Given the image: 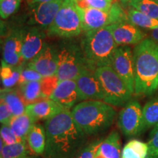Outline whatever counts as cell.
<instances>
[{
	"label": "cell",
	"instance_id": "1",
	"mask_svg": "<svg viewBox=\"0 0 158 158\" xmlns=\"http://www.w3.org/2000/svg\"><path fill=\"white\" fill-rule=\"evenodd\" d=\"M45 158H75L86 143V135L74 122L70 110L63 109L45 121Z\"/></svg>",
	"mask_w": 158,
	"mask_h": 158
},
{
	"label": "cell",
	"instance_id": "2",
	"mask_svg": "<svg viewBox=\"0 0 158 158\" xmlns=\"http://www.w3.org/2000/svg\"><path fill=\"white\" fill-rule=\"evenodd\" d=\"M133 54L134 94L151 95L158 88V43L145 38L135 45Z\"/></svg>",
	"mask_w": 158,
	"mask_h": 158
},
{
	"label": "cell",
	"instance_id": "3",
	"mask_svg": "<svg viewBox=\"0 0 158 158\" xmlns=\"http://www.w3.org/2000/svg\"><path fill=\"white\" fill-rule=\"evenodd\" d=\"M77 126L86 136L98 135L112 125L116 110L112 106L100 100H86L79 102L71 110Z\"/></svg>",
	"mask_w": 158,
	"mask_h": 158
},
{
	"label": "cell",
	"instance_id": "4",
	"mask_svg": "<svg viewBox=\"0 0 158 158\" xmlns=\"http://www.w3.org/2000/svg\"><path fill=\"white\" fill-rule=\"evenodd\" d=\"M80 43L85 58L92 68L111 66L114 53L118 47L112 35L111 25L84 31Z\"/></svg>",
	"mask_w": 158,
	"mask_h": 158
},
{
	"label": "cell",
	"instance_id": "5",
	"mask_svg": "<svg viewBox=\"0 0 158 158\" xmlns=\"http://www.w3.org/2000/svg\"><path fill=\"white\" fill-rule=\"evenodd\" d=\"M58 48V68L56 76L60 81L76 80L81 74L89 69L96 70L89 64L81 43L73 38L59 43Z\"/></svg>",
	"mask_w": 158,
	"mask_h": 158
},
{
	"label": "cell",
	"instance_id": "6",
	"mask_svg": "<svg viewBox=\"0 0 158 158\" xmlns=\"http://www.w3.org/2000/svg\"><path fill=\"white\" fill-rule=\"evenodd\" d=\"M83 32L82 22L76 0H64L52 23L46 29L51 37L74 38Z\"/></svg>",
	"mask_w": 158,
	"mask_h": 158
},
{
	"label": "cell",
	"instance_id": "7",
	"mask_svg": "<svg viewBox=\"0 0 158 158\" xmlns=\"http://www.w3.org/2000/svg\"><path fill=\"white\" fill-rule=\"evenodd\" d=\"M95 75L101 86L103 102L116 107H124L131 100L133 94L111 66L98 68Z\"/></svg>",
	"mask_w": 158,
	"mask_h": 158
},
{
	"label": "cell",
	"instance_id": "8",
	"mask_svg": "<svg viewBox=\"0 0 158 158\" xmlns=\"http://www.w3.org/2000/svg\"><path fill=\"white\" fill-rule=\"evenodd\" d=\"M82 22L83 32L95 30L128 21L127 13L121 4L114 1L111 7L108 10L94 8H81L78 6Z\"/></svg>",
	"mask_w": 158,
	"mask_h": 158
},
{
	"label": "cell",
	"instance_id": "9",
	"mask_svg": "<svg viewBox=\"0 0 158 158\" xmlns=\"http://www.w3.org/2000/svg\"><path fill=\"white\" fill-rule=\"evenodd\" d=\"M118 127L126 137H134L143 131V108L137 100H131L118 116Z\"/></svg>",
	"mask_w": 158,
	"mask_h": 158
},
{
	"label": "cell",
	"instance_id": "10",
	"mask_svg": "<svg viewBox=\"0 0 158 158\" xmlns=\"http://www.w3.org/2000/svg\"><path fill=\"white\" fill-rule=\"evenodd\" d=\"M63 1L56 0L28 5V12L24 17L26 26L38 27L46 30L54 21Z\"/></svg>",
	"mask_w": 158,
	"mask_h": 158
},
{
	"label": "cell",
	"instance_id": "11",
	"mask_svg": "<svg viewBox=\"0 0 158 158\" xmlns=\"http://www.w3.org/2000/svg\"><path fill=\"white\" fill-rule=\"evenodd\" d=\"M111 67L130 92L134 94V63L133 50L129 45L118 46L112 59Z\"/></svg>",
	"mask_w": 158,
	"mask_h": 158
},
{
	"label": "cell",
	"instance_id": "12",
	"mask_svg": "<svg viewBox=\"0 0 158 158\" xmlns=\"http://www.w3.org/2000/svg\"><path fill=\"white\" fill-rule=\"evenodd\" d=\"M27 66L43 77L56 76L58 68L57 46L46 43L40 52L27 62Z\"/></svg>",
	"mask_w": 158,
	"mask_h": 158
},
{
	"label": "cell",
	"instance_id": "13",
	"mask_svg": "<svg viewBox=\"0 0 158 158\" xmlns=\"http://www.w3.org/2000/svg\"><path fill=\"white\" fill-rule=\"evenodd\" d=\"M45 29L38 27H23V42L21 56L24 62L35 58L45 45Z\"/></svg>",
	"mask_w": 158,
	"mask_h": 158
},
{
	"label": "cell",
	"instance_id": "14",
	"mask_svg": "<svg viewBox=\"0 0 158 158\" xmlns=\"http://www.w3.org/2000/svg\"><path fill=\"white\" fill-rule=\"evenodd\" d=\"M23 27L10 29L2 44V60L12 66L25 63L22 59Z\"/></svg>",
	"mask_w": 158,
	"mask_h": 158
},
{
	"label": "cell",
	"instance_id": "15",
	"mask_svg": "<svg viewBox=\"0 0 158 158\" xmlns=\"http://www.w3.org/2000/svg\"><path fill=\"white\" fill-rule=\"evenodd\" d=\"M80 102L87 100H103V93L95 75V70H86L76 79Z\"/></svg>",
	"mask_w": 158,
	"mask_h": 158
},
{
	"label": "cell",
	"instance_id": "16",
	"mask_svg": "<svg viewBox=\"0 0 158 158\" xmlns=\"http://www.w3.org/2000/svg\"><path fill=\"white\" fill-rule=\"evenodd\" d=\"M111 29L118 46L137 45L145 39V33L128 21L111 25Z\"/></svg>",
	"mask_w": 158,
	"mask_h": 158
},
{
	"label": "cell",
	"instance_id": "17",
	"mask_svg": "<svg viewBox=\"0 0 158 158\" xmlns=\"http://www.w3.org/2000/svg\"><path fill=\"white\" fill-rule=\"evenodd\" d=\"M50 99L64 109L73 108L80 102L76 80L60 81Z\"/></svg>",
	"mask_w": 158,
	"mask_h": 158
},
{
	"label": "cell",
	"instance_id": "18",
	"mask_svg": "<svg viewBox=\"0 0 158 158\" xmlns=\"http://www.w3.org/2000/svg\"><path fill=\"white\" fill-rule=\"evenodd\" d=\"M64 109L50 98L40 100L26 106L25 112L35 122L48 120Z\"/></svg>",
	"mask_w": 158,
	"mask_h": 158
},
{
	"label": "cell",
	"instance_id": "19",
	"mask_svg": "<svg viewBox=\"0 0 158 158\" xmlns=\"http://www.w3.org/2000/svg\"><path fill=\"white\" fill-rule=\"evenodd\" d=\"M120 137L116 131L102 139L94 158H122Z\"/></svg>",
	"mask_w": 158,
	"mask_h": 158
},
{
	"label": "cell",
	"instance_id": "20",
	"mask_svg": "<svg viewBox=\"0 0 158 158\" xmlns=\"http://www.w3.org/2000/svg\"><path fill=\"white\" fill-rule=\"evenodd\" d=\"M0 98L5 102L13 116L25 113L26 105L17 89H3L0 90Z\"/></svg>",
	"mask_w": 158,
	"mask_h": 158
},
{
	"label": "cell",
	"instance_id": "21",
	"mask_svg": "<svg viewBox=\"0 0 158 158\" xmlns=\"http://www.w3.org/2000/svg\"><path fill=\"white\" fill-rule=\"evenodd\" d=\"M35 124L36 122L25 112L21 115L13 116L8 125L21 141H27V136Z\"/></svg>",
	"mask_w": 158,
	"mask_h": 158
},
{
	"label": "cell",
	"instance_id": "22",
	"mask_svg": "<svg viewBox=\"0 0 158 158\" xmlns=\"http://www.w3.org/2000/svg\"><path fill=\"white\" fill-rule=\"evenodd\" d=\"M27 143L31 152L36 155H43L46 143V135L44 126L35 124L27 136Z\"/></svg>",
	"mask_w": 158,
	"mask_h": 158
},
{
	"label": "cell",
	"instance_id": "23",
	"mask_svg": "<svg viewBox=\"0 0 158 158\" xmlns=\"http://www.w3.org/2000/svg\"><path fill=\"white\" fill-rule=\"evenodd\" d=\"M25 63L19 66H12L2 60L1 82L4 89H13L19 84L20 75Z\"/></svg>",
	"mask_w": 158,
	"mask_h": 158
},
{
	"label": "cell",
	"instance_id": "24",
	"mask_svg": "<svg viewBox=\"0 0 158 158\" xmlns=\"http://www.w3.org/2000/svg\"><path fill=\"white\" fill-rule=\"evenodd\" d=\"M18 91L26 106L44 99L41 93L40 81H29L18 85Z\"/></svg>",
	"mask_w": 158,
	"mask_h": 158
},
{
	"label": "cell",
	"instance_id": "25",
	"mask_svg": "<svg viewBox=\"0 0 158 158\" xmlns=\"http://www.w3.org/2000/svg\"><path fill=\"white\" fill-rule=\"evenodd\" d=\"M128 21L138 28L153 29L158 27V20L143 14L137 10L129 7L127 13Z\"/></svg>",
	"mask_w": 158,
	"mask_h": 158
},
{
	"label": "cell",
	"instance_id": "26",
	"mask_svg": "<svg viewBox=\"0 0 158 158\" xmlns=\"http://www.w3.org/2000/svg\"><path fill=\"white\" fill-rule=\"evenodd\" d=\"M148 144L139 140L133 139L124 145L122 158H148Z\"/></svg>",
	"mask_w": 158,
	"mask_h": 158
},
{
	"label": "cell",
	"instance_id": "27",
	"mask_svg": "<svg viewBox=\"0 0 158 158\" xmlns=\"http://www.w3.org/2000/svg\"><path fill=\"white\" fill-rule=\"evenodd\" d=\"M30 148L27 141H20L12 145H4L2 158H31Z\"/></svg>",
	"mask_w": 158,
	"mask_h": 158
},
{
	"label": "cell",
	"instance_id": "28",
	"mask_svg": "<svg viewBox=\"0 0 158 158\" xmlns=\"http://www.w3.org/2000/svg\"><path fill=\"white\" fill-rule=\"evenodd\" d=\"M144 130L155 127L158 124V97L149 100L143 108Z\"/></svg>",
	"mask_w": 158,
	"mask_h": 158
},
{
	"label": "cell",
	"instance_id": "29",
	"mask_svg": "<svg viewBox=\"0 0 158 158\" xmlns=\"http://www.w3.org/2000/svg\"><path fill=\"white\" fill-rule=\"evenodd\" d=\"M125 6L158 20V2L155 0H130Z\"/></svg>",
	"mask_w": 158,
	"mask_h": 158
},
{
	"label": "cell",
	"instance_id": "30",
	"mask_svg": "<svg viewBox=\"0 0 158 158\" xmlns=\"http://www.w3.org/2000/svg\"><path fill=\"white\" fill-rule=\"evenodd\" d=\"M21 0H0V18L6 20L16 12Z\"/></svg>",
	"mask_w": 158,
	"mask_h": 158
},
{
	"label": "cell",
	"instance_id": "31",
	"mask_svg": "<svg viewBox=\"0 0 158 158\" xmlns=\"http://www.w3.org/2000/svg\"><path fill=\"white\" fill-rule=\"evenodd\" d=\"M59 82V80L56 76L43 77L42 80L40 81L41 93L43 98L44 99L50 98Z\"/></svg>",
	"mask_w": 158,
	"mask_h": 158
},
{
	"label": "cell",
	"instance_id": "32",
	"mask_svg": "<svg viewBox=\"0 0 158 158\" xmlns=\"http://www.w3.org/2000/svg\"><path fill=\"white\" fill-rule=\"evenodd\" d=\"M78 6L81 8H94L108 10L112 3L108 0H76Z\"/></svg>",
	"mask_w": 158,
	"mask_h": 158
},
{
	"label": "cell",
	"instance_id": "33",
	"mask_svg": "<svg viewBox=\"0 0 158 158\" xmlns=\"http://www.w3.org/2000/svg\"><path fill=\"white\" fill-rule=\"evenodd\" d=\"M0 136L2 139L4 145H12L22 141L7 124H2L0 126Z\"/></svg>",
	"mask_w": 158,
	"mask_h": 158
},
{
	"label": "cell",
	"instance_id": "34",
	"mask_svg": "<svg viewBox=\"0 0 158 158\" xmlns=\"http://www.w3.org/2000/svg\"><path fill=\"white\" fill-rule=\"evenodd\" d=\"M43 76L36 71L31 69L27 66V64L23 65L22 70H21V75H20V78L19 84H23L26 82L29 81H40L42 80Z\"/></svg>",
	"mask_w": 158,
	"mask_h": 158
},
{
	"label": "cell",
	"instance_id": "35",
	"mask_svg": "<svg viewBox=\"0 0 158 158\" xmlns=\"http://www.w3.org/2000/svg\"><path fill=\"white\" fill-rule=\"evenodd\" d=\"M101 141L102 139H97L93 141L86 143L75 158H94V154Z\"/></svg>",
	"mask_w": 158,
	"mask_h": 158
},
{
	"label": "cell",
	"instance_id": "36",
	"mask_svg": "<svg viewBox=\"0 0 158 158\" xmlns=\"http://www.w3.org/2000/svg\"><path fill=\"white\" fill-rule=\"evenodd\" d=\"M149 154L148 158H156L158 156V124L156 125L151 134L148 141Z\"/></svg>",
	"mask_w": 158,
	"mask_h": 158
},
{
	"label": "cell",
	"instance_id": "37",
	"mask_svg": "<svg viewBox=\"0 0 158 158\" xmlns=\"http://www.w3.org/2000/svg\"><path fill=\"white\" fill-rule=\"evenodd\" d=\"M12 117H13V115L10 110L5 102L0 98V123L8 125Z\"/></svg>",
	"mask_w": 158,
	"mask_h": 158
},
{
	"label": "cell",
	"instance_id": "38",
	"mask_svg": "<svg viewBox=\"0 0 158 158\" xmlns=\"http://www.w3.org/2000/svg\"><path fill=\"white\" fill-rule=\"evenodd\" d=\"M9 29H10L7 27V23L5 21H3V20L0 18V48H1V47H2L4 40L7 36Z\"/></svg>",
	"mask_w": 158,
	"mask_h": 158
},
{
	"label": "cell",
	"instance_id": "39",
	"mask_svg": "<svg viewBox=\"0 0 158 158\" xmlns=\"http://www.w3.org/2000/svg\"><path fill=\"white\" fill-rule=\"evenodd\" d=\"M150 38L155 40L156 43H158V27L150 30Z\"/></svg>",
	"mask_w": 158,
	"mask_h": 158
},
{
	"label": "cell",
	"instance_id": "40",
	"mask_svg": "<svg viewBox=\"0 0 158 158\" xmlns=\"http://www.w3.org/2000/svg\"><path fill=\"white\" fill-rule=\"evenodd\" d=\"M28 5H33V4L37 3H43V2H54L56 0H26Z\"/></svg>",
	"mask_w": 158,
	"mask_h": 158
},
{
	"label": "cell",
	"instance_id": "41",
	"mask_svg": "<svg viewBox=\"0 0 158 158\" xmlns=\"http://www.w3.org/2000/svg\"><path fill=\"white\" fill-rule=\"evenodd\" d=\"M4 147V143L2 139L1 136H0V158H2V149Z\"/></svg>",
	"mask_w": 158,
	"mask_h": 158
},
{
	"label": "cell",
	"instance_id": "42",
	"mask_svg": "<svg viewBox=\"0 0 158 158\" xmlns=\"http://www.w3.org/2000/svg\"><path fill=\"white\" fill-rule=\"evenodd\" d=\"M120 1H121V2H122V5H125L126 4H127V3L128 2L130 1V0H120Z\"/></svg>",
	"mask_w": 158,
	"mask_h": 158
},
{
	"label": "cell",
	"instance_id": "43",
	"mask_svg": "<svg viewBox=\"0 0 158 158\" xmlns=\"http://www.w3.org/2000/svg\"><path fill=\"white\" fill-rule=\"evenodd\" d=\"M1 64H0V84H1ZM0 90H1V89H0Z\"/></svg>",
	"mask_w": 158,
	"mask_h": 158
},
{
	"label": "cell",
	"instance_id": "44",
	"mask_svg": "<svg viewBox=\"0 0 158 158\" xmlns=\"http://www.w3.org/2000/svg\"><path fill=\"white\" fill-rule=\"evenodd\" d=\"M108 1H109V2H113L114 1V0H108Z\"/></svg>",
	"mask_w": 158,
	"mask_h": 158
},
{
	"label": "cell",
	"instance_id": "45",
	"mask_svg": "<svg viewBox=\"0 0 158 158\" xmlns=\"http://www.w3.org/2000/svg\"><path fill=\"white\" fill-rule=\"evenodd\" d=\"M155 1H156V2H158V0H155Z\"/></svg>",
	"mask_w": 158,
	"mask_h": 158
},
{
	"label": "cell",
	"instance_id": "46",
	"mask_svg": "<svg viewBox=\"0 0 158 158\" xmlns=\"http://www.w3.org/2000/svg\"><path fill=\"white\" fill-rule=\"evenodd\" d=\"M156 158H158V156H157V157H156Z\"/></svg>",
	"mask_w": 158,
	"mask_h": 158
}]
</instances>
